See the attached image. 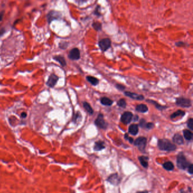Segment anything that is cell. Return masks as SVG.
<instances>
[{"label": "cell", "instance_id": "8992f818", "mask_svg": "<svg viewBox=\"0 0 193 193\" xmlns=\"http://www.w3.org/2000/svg\"><path fill=\"white\" fill-rule=\"evenodd\" d=\"M95 124L97 126L102 129H105L107 127V123L104 119V116L102 114H99L95 121Z\"/></svg>", "mask_w": 193, "mask_h": 193}, {"label": "cell", "instance_id": "8fae6325", "mask_svg": "<svg viewBox=\"0 0 193 193\" xmlns=\"http://www.w3.org/2000/svg\"><path fill=\"white\" fill-rule=\"evenodd\" d=\"M124 94L125 96L127 97H129L130 98L134 99V100H143L144 99V97L142 95H138L136 93L134 92H131L125 91L124 92Z\"/></svg>", "mask_w": 193, "mask_h": 193}, {"label": "cell", "instance_id": "9a60e30c", "mask_svg": "<svg viewBox=\"0 0 193 193\" xmlns=\"http://www.w3.org/2000/svg\"><path fill=\"white\" fill-rule=\"evenodd\" d=\"M139 132L138 125L137 124H132L129 127V132L133 135H135Z\"/></svg>", "mask_w": 193, "mask_h": 193}, {"label": "cell", "instance_id": "f1b7e54d", "mask_svg": "<svg viewBox=\"0 0 193 193\" xmlns=\"http://www.w3.org/2000/svg\"><path fill=\"white\" fill-rule=\"evenodd\" d=\"M187 125H188V127L190 129V130H193V118H190L189 119L188 121V123H187Z\"/></svg>", "mask_w": 193, "mask_h": 193}, {"label": "cell", "instance_id": "ffe728a7", "mask_svg": "<svg viewBox=\"0 0 193 193\" xmlns=\"http://www.w3.org/2000/svg\"><path fill=\"white\" fill-rule=\"evenodd\" d=\"M173 142L178 144H183V137L178 134H175L173 138Z\"/></svg>", "mask_w": 193, "mask_h": 193}, {"label": "cell", "instance_id": "ac0fdd59", "mask_svg": "<svg viewBox=\"0 0 193 193\" xmlns=\"http://www.w3.org/2000/svg\"><path fill=\"white\" fill-rule=\"evenodd\" d=\"M86 79L87 81L89 83H90L92 85L95 86L97 85L99 83V79L94 76H87Z\"/></svg>", "mask_w": 193, "mask_h": 193}, {"label": "cell", "instance_id": "d590c367", "mask_svg": "<svg viewBox=\"0 0 193 193\" xmlns=\"http://www.w3.org/2000/svg\"><path fill=\"white\" fill-rule=\"evenodd\" d=\"M27 117V113L25 112H23L21 113V117L22 118H25Z\"/></svg>", "mask_w": 193, "mask_h": 193}, {"label": "cell", "instance_id": "ab89813d", "mask_svg": "<svg viewBox=\"0 0 193 193\" xmlns=\"http://www.w3.org/2000/svg\"><path fill=\"white\" fill-rule=\"evenodd\" d=\"M128 140L129 141V142H130V143H132L134 142V140L132 139V138L129 137Z\"/></svg>", "mask_w": 193, "mask_h": 193}, {"label": "cell", "instance_id": "d4e9b609", "mask_svg": "<svg viewBox=\"0 0 193 193\" xmlns=\"http://www.w3.org/2000/svg\"><path fill=\"white\" fill-rule=\"evenodd\" d=\"M139 160L140 161V163L142 164L143 167L147 168L148 167V158L144 156H141L139 158Z\"/></svg>", "mask_w": 193, "mask_h": 193}, {"label": "cell", "instance_id": "b9f144b4", "mask_svg": "<svg viewBox=\"0 0 193 193\" xmlns=\"http://www.w3.org/2000/svg\"><path fill=\"white\" fill-rule=\"evenodd\" d=\"M137 193H148V192L146 191H144V192H138Z\"/></svg>", "mask_w": 193, "mask_h": 193}, {"label": "cell", "instance_id": "4316f807", "mask_svg": "<svg viewBox=\"0 0 193 193\" xmlns=\"http://www.w3.org/2000/svg\"><path fill=\"white\" fill-rule=\"evenodd\" d=\"M117 105L122 108H125L126 107V102L124 99H120L117 102Z\"/></svg>", "mask_w": 193, "mask_h": 193}, {"label": "cell", "instance_id": "484cf974", "mask_svg": "<svg viewBox=\"0 0 193 193\" xmlns=\"http://www.w3.org/2000/svg\"><path fill=\"white\" fill-rule=\"evenodd\" d=\"M92 27L95 29V30L96 31H99L102 30V23H100L99 22H95L92 23Z\"/></svg>", "mask_w": 193, "mask_h": 193}, {"label": "cell", "instance_id": "4dcf8cb0", "mask_svg": "<svg viewBox=\"0 0 193 193\" xmlns=\"http://www.w3.org/2000/svg\"><path fill=\"white\" fill-rule=\"evenodd\" d=\"M116 87L120 91H123L126 88L125 86H124L123 85H122L121 84H117L116 85Z\"/></svg>", "mask_w": 193, "mask_h": 193}, {"label": "cell", "instance_id": "7402d4cb", "mask_svg": "<svg viewBox=\"0 0 193 193\" xmlns=\"http://www.w3.org/2000/svg\"><path fill=\"white\" fill-rule=\"evenodd\" d=\"M83 106L84 108L85 109V110L89 114L92 115L94 113V110L92 109L91 106L90 105V104L89 103H88L86 102H83Z\"/></svg>", "mask_w": 193, "mask_h": 193}, {"label": "cell", "instance_id": "74e56055", "mask_svg": "<svg viewBox=\"0 0 193 193\" xmlns=\"http://www.w3.org/2000/svg\"><path fill=\"white\" fill-rule=\"evenodd\" d=\"M139 120V117L137 115H135L134 118V121H137L138 120Z\"/></svg>", "mask_w": 193, "mask_h": 193}, {"label": "cell", "instance_id": "277c9868", "mask_svg": "<svg viewBox=\"0 0 193 193\" xmlns=\"http://www.w3.org/2000/svg\"><path fill=\"white\" fill-rule=\"evenodd\" d=\"M146 143H147V139L145 137L138 138L137 139L134 141V145L138 147V148L140 151H144L145 148L146 146Z\"/></svg>", "mask_w": 193, "mask_h": 193}, {"label": "cell", "instance_id": "52a82bcc", "mask_svg": "<svg viewBox=\"0 0 193 193\" xmlns=\"http://www.w3.org/2000/svg\"><path fill=\"white\" fill-rule=\"evenodd\" d=\"M60 16H61V14L55 10H52L51 11H49L46 15L47 20L49 23H51L53 20H57L59 19Z\"/></svg>", "mask_w": 193, "mask_h": 193}, {"label": "cell", "instance_id": "d6986e66", "mask_svg": "<svg viewBox=\"0 0 193 193\" xmlns=\"http://www.w3.org/2000/svg\"><path fill=\"white\" fill-rule=\"evenodd\" d=\"M105 148V143L102 141H98L95 143L94 146V150L96 151H101L102 149Z\"/></svg>", "mask_w": 193, "mask_h": 193}, {"label": "cell", "instance_id": "cb8c5ba5", "mask_svg": "<svg viewBox=\"0 0 193 193\" xmlns=\"http://www.w3.org/2000/svg\"><path fill=\"white\" fill-rule=\"evenodd\" d=\"M163 167L167 171H172L174 169V165L172 162H166L163 164Z\"/></svg>", "mask_w": 193, "mask_h": 193}, {"label": "cell", "instance_id": "836d02e7", "mask_svg": "<svg viewBox=\"0 0 193 193\" xmlns=\"http://www.w3.org/2000/svg\"><path fill=\"white\" fill-rule=\"evenodd\" d=\"M188 172L191 174H193V164H190L188 167Z\"/></svg>", "mask_w": 193, "mask_h": 193}, {"label": "cell", "instance_id": "d6a6232c", "mask_svg": "<svg viewBox=\"0 0 193 193\" xmlns=\"http://www.w3.org/2000/svg\"><path fill=\"white\" fill-rule=\"evenodd\" d=\"M153 127H154V124L152 122L147 123V124L146 125V128H147L148 129H151Z\"/></svg>", "mask_w": 193, "mask_h": 193}, {"label": "cell", "instance_id": "7a4b0ae2", "mask_svg": "<svg viewBox=\"0 0 193 193\" xmlns=\"http://www.w3.org/2000/svg\"><path fill=\"white\" fill-rule=\"evenodd\" d=\"M177 164L178 168L181 169H185L189 165V163L188 162L186 159L183 153L178 154L177 159Z\"/></svg>", "mask_w": 193, "mask_h": 193}, {"label": "cell", "instance_id": "7c38bea8", "mask_svg": "<svg viewBox=\"0 0 193 193\" xmlns=\"http://www.w3.org/2000/svg\"><path fill=\"white\" fill-rule=\"evenodd\" d=\"M107 181L113 185H116L120 183V179L119 178L118 176L117 175V174H113L108 177L107 179Z\"/></svg>", "mask_w": 193, "mask_h": 193}, {"label": "cell", "instance_id": "44dd1931", "mask_svg": "<svg viewBox=\"0 0 193 193\" xmlns=\"http://www.w3.org/2000/svg\"><path fill=\"white\" fill-rule=\"evenodd\" d=\"M185 114V112L182 110H178L176 112H174L173 114L171 115V119H174L178 117H183Z\"/></svg>", "mask_w": 193, "mask_h": 193}, {"label": "cell", "instance_id": "f35d334b", "mask_svg": "<svg viewBox=\"0 0 193 193\" xmlns=\"http://www.w3.org/2000/svg\"><path fill=\"white\" fill-rule=\"evenodd\" d=\"M3 15H4V12L0 13V21H1L2 19V17H3Z\"/></svg>", "mask_w": 193, "mask_h": 193}, {"label": "cell", "instance_id": "603a6c76", "mask_svg": "<svg viewBox=\"0 0 193 193\" xmlns=\"http://www.w3.org/2000/svg\"><path fill=\"white\" fill-rule=\"evenodd\" d=\"M183 136L186 140H191L193 138V133L189 130H185L183 132Z\"/></svg>", "mask_w": 193, "mask_h": 193}, {"label": "cell", "instance_id": "5b68a950", "mask_svg": "<svg viewBox=\"0 0 193 193\" xmlns=\"http://www.w3.org/2000/svg\"><path fill=\"white\" fill-rule=\"evenodd\" d=\"M176 103L178 106L183 107V108H189L192 107V101L190 99L183 98V97L177 98Z\"/></svg>", "mask_w": 193, "mask_h": 193}, {"label": "cell", "instance_id": "8d00e7d4", "mask_svg": "<svg viewBox=\"0 0 193 193\" xmlns=\"http://www.w3.org/2000/svg\"><path fill=\"white\" fill-rule=\"evenodd\" d=\"M5 32V29L4 28H2V29H1V30H0V36L2 35H3L4 33Z\"/></svg>", "mask_w": 193, "mask_h": 193}, {"label": "cell", "instance_id": "1f68e13d", "mask_svg": "<svg viewBox=\"0 0 193 193\" xmlns=\"http://www.w3.org/2000/svg\"><path fill=\"white\" fill-rule=\"evenodd\" d=\"M67 44H68V43L67 42H62L60 44V47L61 49H65L67 47Z\"/></svg>", "mask_w": 193, "mask_h": 193}, {"label": "cell", "instance_id": "3957f363", "mask_svg": "<svg viewBox=\"0 0 193 193\" xmlns=\"http://www.w3.org/2000/svg\"><path fill=\"white\" fill-rule=\"evenodd\" d=\"M98 44L102 52H105L111 46V40L109 38H105L100 41Z\"/></svg>", "mask_w": 193, "mask_h": 193}, {"label": "cell", "instance_id": "30bf717a", "mask_svg": "<svg viewBox=\"0 0 193 193\" xmlns=\"http://www.w3.org/2000/svg\"><path fill=\"white\" fill-rule=\"evenodd\" d=\"M132 117H133V115L132 112H124L121 117V121L123 123L127 125L132 121Z\"/></svg>", "mask_w": 193, "mask_h": 193}, {"label": "cell", "instance_id": "2e32d148", "mask_svg": "<svg viewBox=\"0 0 193 193\" xmlns=\"http://www.w3.org/2000/svg\"><path fill=\"white\" fill-rule=\"evenodd\" d=\"M135 109L137 112H141V113H146L148 111L147 106L145 104H141L137 105L136 106Z\"/></svg>", "mask_w": 193, "mask_h": 193}, {"label": "cell", "instance_id": "e0dca14e", "mask_svg": "<svg viewBox=\"0 0 193 193\" xmlns=\"http://www.w3.org/2000/svg\"><path fill=\"white\" fill-rule=\"evenodd\" d=\"M100 102L102 104L104 105L111 106L113 103V102L112 101V100L109 99L108 97H102L100 99Z\"/></svg>", "mask_w": 193, "mask_h": 193}, {"label": "cell", "instance_id": "60d3db41", "mask_svg": "<svg viewBox=\"0 0 193 193\" xmlns=\"http://www.w3.org/2000/svg\"><path fill=\"white\" fill-rule=\"evenodd\" d=\"M125 138L126 139H128L129 137H128V135H127V134H126L125 135Z\"/></svg>", "mask_w": 193, "mask_h": 193}, {"label": "cell", "instance_id": "4fadbf2b", "mask_svg": "<svg viewBox=\"0 0 193 193\" xmlns=\"http://www.w3.org/2000/svg\"><path fill=\"white\" fill-rule=\"evenodd\" d=\"M53 59L58 62L61 66L64 67L66 65V62L65 58L61 55H56L53 57Z\"/></svg>", "mask_w": 193, "mask_h": 193}, {"label": "cell", "instance_id": "6da1fadb", "mask_svg": "<svg viewBox=\"0 0 193 193\" xmlns=\"http://www.w3.org/2000/svg\"><path fill=\"white\" fill-rule=\"evenodd\" d=\"M158 147L160 150L166 151H173L176 150V146L166 139H160L158 141Z\"/></svg>", "mask_w": 193, "mask_h": 193}, {"label": "cell", "instance_id": "5bb4252c", "mask_svg": "<svg viewBox=\"0 0 193 193\" xmlns=\"http://www.w3.org/2000/svg\"><path fill=\"white\" fill-rule=\"evenodd\" d=\"M146 102H150L151 104H153V105H155V107H156V109H158V110L159 111H163L164 109H165L166 108H167V106H165V105H161L160 104H159L158 102H156V101H154L153 100H150V99H147L146 100Z\"/></svg>", "mask_w": 193, "mask_h": 193}, {"label": "cell", "instance_id": "f546056e", "mask_svg": "<svg viewBox=\"0 0 193 193\" xmlns=\"http://www.w3.org/2000/svg\"><path fill=\"white\" fill-rule=\"evenodd\" d=\"M147 123H146V121L144 119H141L139 121V126L141 127H146V125Z\"/></svg>", "mask_w": 193, "mask_h": 193}, {"label": "cell", "instance_id": "e575fe53", "mask_svg": "<svg viewBox=\"0 0 193 193\" xmlns=\"http://www.w3.org/2000/svg\"><path fill=\"white\" fill-rule=\"evenodd\" d=\"M176 45L177 46H185V43L183 41H178L176 43Z\"/></svg>", "mask_w": 193, "mask_h": 193}, {"label": "cell", "instance_id": "83f0119b", "mask_svg": "<svg viewBox=\"0 0 193 193\" xmlns=\"http://www.w3.org/2000/svg\"><path fill=\"white\" fill-rule=\"evenodd\" d=\"M94 14L95 15H96L97 16H100V15H102V14L100 13V5H97L95 9V10H94Z\"/></svg>", "mask_w": 193, "mask_h": 193}, {"label": "cell", "instance_id": "9c48e42d", "mask_svg": "<svg viewBox=\"0 0 193 193\" xmlns=\"http://www.w3.org/2000/svg\"><path fill=\"white\" fill-rule=\"evenodd\" d=\"M59 78L55 74H51L49 76V78L46 83V85L51 88H53L55 86L57 81H58Z\"/></svg>", "mask_w": 193, "mask_h": 193}, {"label": "cell", "instance_id": "ba28073f", "mask_svg": "<svg viewBox=\"0 0 193 193\" xmlns=\"http://www.w3.org/2000/svg\"><path fill=\"white\" fill-rule=\"evenodd\" d=\"M68 57L71 60H78L81 58L80 51L78 48H73L69 52Z\"/></svg>", "mask_w": 193, "mask_h": 193}]
</instances>
